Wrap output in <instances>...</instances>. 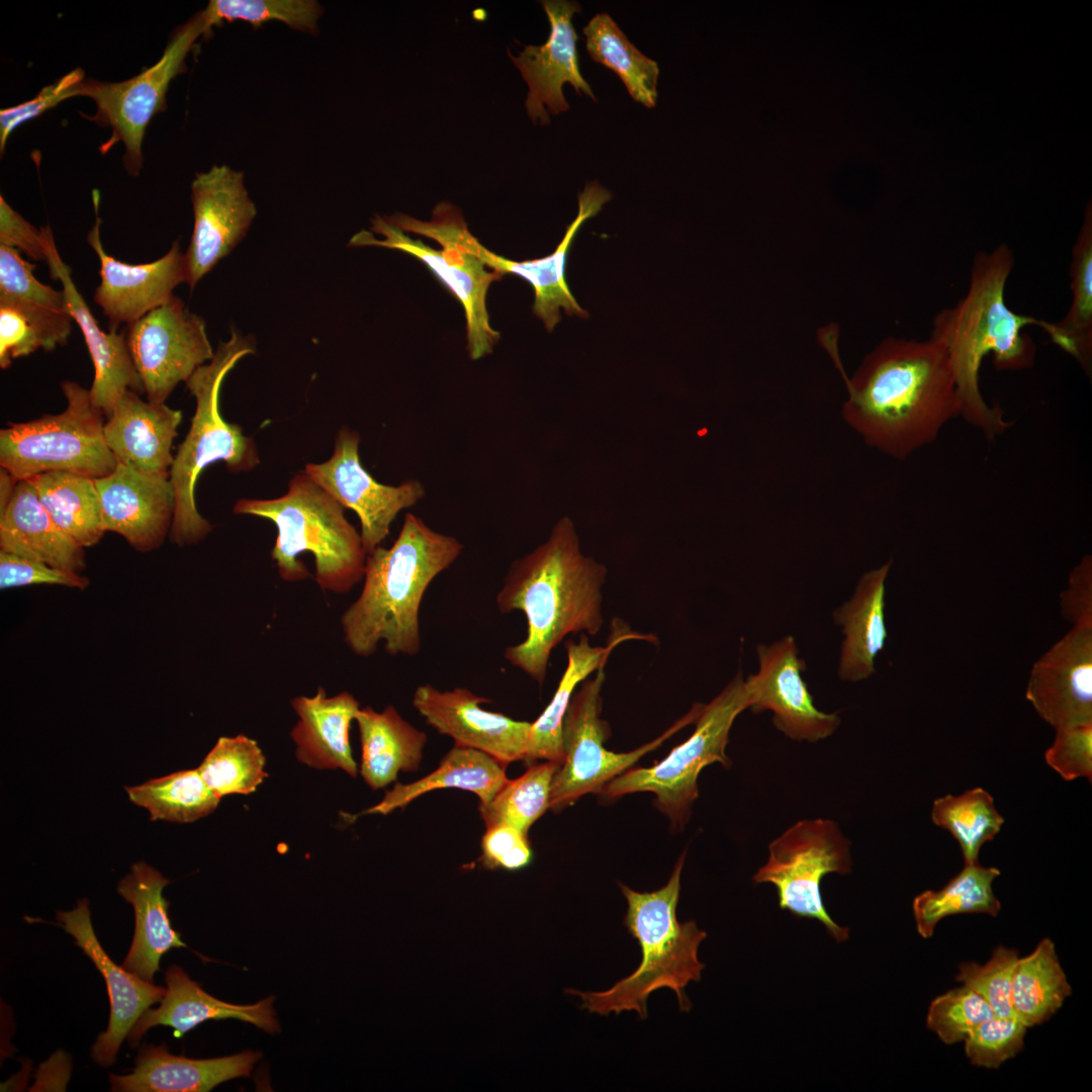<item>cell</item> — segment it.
Returning <instances> with one entry per match:
<instances>
[{
  "label": "cell",
  "mask_w": 1092,
  "mask_h": 1092,
  "mask_svg": "<svg viewBox=\"0 0 1092 1092\" xmlns=\"http://www.w3.org/2000/svg\"><path fill=\"white\" fill-rule=\"evenodd\" d=\"M843 376L845 421L868 445L898 459L932 443L961 416L948 357L931 338H888L867 355L851 379Z\"/></svg>",
  "instance_id": "obj_1"
},
{
  "label": "cell",
  "mask_w": 1092,
  "mask_h": 1092,
  "mask_svg": "<svg viewBox=\"0 0 1092 1092\" xmlns=\"http://www.w3.org/2000/svg\"><path fill=\"white\" fill-rule=\"evenodd\" d=\"M606 567L582 554L575 526L562 517L547 540L510 566L496 596L500 613L522 611L527 635L505 658L542 685L552 650L571 633L603 626Z\"/></svg>",
  "instance_id": "obj_2"
},
{
  "label": "cell",
  "mask_w": 1092,
  "mask_h": 1092,
  "mask_svg": "<svg viewBox=\"0 0 1092 1092\" xmlns=\"http://www.w3.org/2000/svg\"><path fill=\"white\" fill-rule=\"evenodd\" d=\"M1014 256L1002 244L980 251L973 260L968 291L954 305L933 317L930 338L944 349L961 399V417L988 439L1006 432L1012 422L998 405H989L979 386L983 359L993 355L997 370L1017 371L1032 366L1035 345L1022 330L1035 325L1048 334L1052 323L1018 314L1005 301V288Z\"/></svg>",
  "instance_id": "obj_3"
},
{
  "label": "cell",
  "mask_w": 1092,
  "mask_h": 1092,
  "mask_svg": "<svg viewBox=\"0 0 1092 1092\" xmlns=\"http://www.w3.org/2000/svg\"><path fill=\"white\" fill-rule=\"evenodd\" d=\"M462 550L457 538L406 513L393 544L367 554L362 590L341 617L344 641L352 652L368 657L383 642L392 656L417 655L424 595Z\"/></svg>",
  "instance_id": "obj_4"
},
{
  "label": "cell",
  "mask_w": 1092,
  "mask_h": 1092,
  "mask_svg": "<svg viewBox=\"0 0 1092 1092\" xmlns=\"http://www.w3.org/2000/svg\"><path fill=\"white\" fill-rule=\"evenodd\" d=\"M685 857L686 852L668 882L658 890L642 893L619 885L628 904L623 924L637 941L641 961L631 975L608 990L566 989L565 993L580 999L582 1009L603 1016L635 1011L639 1018L646 1019L650 994L667 988L675 993L681 1011L691 1010L686 987L701 980L705 965L698 958V949L707 933L694 920L679 922L676 917Z\"/></svg>",
  "instance_id": "obj_5"
},
{
  "label": "cell",
  "mask_w": 1092,
  "mask_h": 1092,
  "mask_svg": "<svg viewBox=\"0 0 1092 1092\" xmlns=\"http://www.w3.org/2000/svg\"><path fill=\"white\" fill-rule=\"evenodd\" d=\"M340 505L303 471L294 475L283 495L271 499H239L234 513L267 519L277 529L271 558L279 576L289 582L309 576L298 559L314 557L315 581L325 592L346 594L364 576L367 553L360 533Z\"/></svg>",
  "instance_id": "obj_6"
},
{
  "label": "cell",
  "mask_w": 1092,
  "mask_h": 1092,
  "mask_svg": "<svg viewBox=\"0 0 1092 1092\" xmlns=\"http://www.w3.org/2000/svg\"><path fill=\"white\" fill-rule=\"evenodd\" d=\"M254 353V342L233 330L213 358L186 381L196 408L170 469L175 496L170 539L180 546L200 542L212 528L195 504V485L201 472L217 461L224 462L233 472L249 471L259 464L253 439L244 435L238 425L225 422L219 411V392L226 374L243 357Z\"/></svg>",
  "instance_id": "obj_7"
},
{
  "label": "cell",
  "mask_w": 1092,
  "mask_h": 1092,
  "mask_svg": "<svg viewBox=\"0 0 1092 1092\" xmlns=\"http://www.w3.org/2000/svg\"><path fill=\"white\" fill-rule=\"evenodd\" d=\"M61 388L64 412L0 431V465L17 480L53 471L96 479L117 465L104 439V416L92 404L89 389L69 380Z\"/></svg>",
  "instance_id": "obj_8"
},
{
  "label": "cell",
  "mask_w": 1092,
  "mask_h": 1092,
  "mask_svg": "<svg viewBox=\"0 0 1092 1092\" xmlns=\"http://www.w3.org/2000/svg\"><path fill=\"white\" fill-rule=\"evenodd\" d=\"M749 706L748 686L739 671L709 704L701 705L695 719V731L686 741L654 765L617 776L599 794L616 798L651 792L656 797V806L674 825L681 826L698 798L697 782L701 770L715 762L730 766L725 752L730 729L736 717Z\"/></svg>",
  "instance_id": "obj_9"
},
{
  "label": "cell",
  "mask_w": 1092,
  "mask_h": 1092,
  "mask_svg": "<svg viewBox=\"0 0 1092 1092\" xmlns=\"http://www.w3.org/2000/svg\"><path fill=\"white\" fill-rule=\"evenodd\" d=\"M611 196V192L599 183H587L578 194V213L567 226L555 251L544 258L522 262L498 256L482 246L468 231L460 209L447 201L435 206L432 218L428 221L401 214L397 224L404 232L436 241L442 248L452 247L465 251L503 275L514 274L528 281L535 295L533 311L551 332L561 320V309L568 315L588 316L569 289L565 277L566 262L580 226L586 219L597 215Z\"/></svg>",
  "instance_id": "obj_10"
},
{
  "label": "cell",
  "mask_w": 1092,
  "mask_h": 1092,
  "mask_svg": "<svg viewBox=\"0 0 1092 1092\" xmlns=\"http://www.w3.org/2000/svg\"><path fill=\"white\" fill-rule=\"evenodd\" d=\"M211 28L203 9L174 31L159 61L140 74L120 82L85 78L77 86L75 97H89L96 105L95 114L86 118L111 129V135L101 145L100 152L104 154L115 144L122 143V160L128 174H140L146 129L155 115L166 110L169 85L185 71L189 51L198 37L207 35Z\"/></svg>",
  "instance_id": "obj_11"
},
{
  "label": "cell",
  "mask_w": 1092,
  "mask_h": 1092,
  "mask_svg": "<svg viewBox=\"0 0 1092 1092\" xmlns=\"http://www.w3.org/2000/svg\"><path fill=\"white\" fill-rule=\"evenodd\" d=\"M850 842L830 819L796 822L768 845V858L753 875L755 884L776 887L779 906L797 918L815 919L836 942L848 939L849 929L828 914L821 881L831 873L851 872Z\"/></svg>",
  "instance_id": "obj_12"
},
{
  "label": "cell",
  "mask_w": 1092,
  "mask_h": 1092,
  "mask_svg": "<svg viewBox=\"0 0 1092 1092\" xmlns=\"http://www.w3.org/2000/svg\"><path fill=\"white\" fill-rule=\"evenodd\" d=\"M604 680L605 671L601 667L595 677L582 681L568 705L562 724L564 759L551 785L549 809L554 812L572 805L588 793L599 794L606 784L640 757L694 722L701 708V705H695L685 717L653 741L630 752H613L604 746L610 732L607 722L601 718Z\"/></svg>",
  "instance_id": "obj_13"
},
{
  "label": "cell",
  "mask_w": 1092,
  "mask_h": 1092,
  "mask_svg": "<svg viewBox=\"0 0 1092 1092\" xmlns=\"http://www.w3.org/2000/svg\"><path fill=\"white\" fill-rule=\"evenodd\" d=\"M125 338L153 403H164L178 383L214 356L205 322L175 295L130 324Z\"/></svg>",
  "instance_id": "obj_14"
},
{
  "label": "cell",
  "mask_w": 1092,
  "mask_h": 1092,
  "mask_svg": "<svg viewBox=\"0 0 1092 1092\" xmlns=\"http://www.w3.org/2000/svg\"><path fill=\"white\" fill-rule=\"evenodd\" d=\"M359 444L356 431L342 428L333 455L322 463H307L303 472L345 509L357 514L362 544L369 554L388 536L399 512L419 503L426 489L417 479L398 485L376 481L361 463Z\"/></svg>",
  "instance_id": "obj_15"
},
{
  "label": "cell",
  "mask_w": 1092,
  "mask_h": 1092,
  "mask_svg": "<svg viewBox=\"0 0 1092 1092\" xmlns=\"http://www.w3.org/2000/svg\"><path fill=\"white\" fill-rule=\"evenodd\" d=\"M372 231L383 240L361 231L351 239L350 245L399 250L422 261L463 306L469 358L479 360L492 353L500 334L489 324L486 295L490 284L503 274L488 271L480 259L465 251L452 247L435 250L421 240L412 239L382 216L375 215L372 219Z\"/></svg>",
  "instance_id": "obj_16"
},
{
  "label": "cell",
  "mask_w": 1092,
  "mask_h": 1092,
  "mask_svg": "<svg viewBox=\"0 0 1092 1092\" xmlns=\"http://www.w3.org/2000/svg\"><path fill=\"white\" fill-rule=\"evenodd\" d=\"M194 226L185 252L188 286L201 278L246 236L257 214L244 185L243 172L214 165L191 183Z\"/></svg>",
  "instance_id": "obj_17"
},
{
  "label": "cell",
  "mask_w": 1092,
  "mask_h": 1092,
  "mask_svg": "<svg viewBox=\"0 0 1092 1092\" xmlns=\"http://www.w3.org/2000/svg\"><path fill=\"white\" fill-rule=\"evenodd\" d=\"M756 653L758 671L745 679L750 711H770L775 727L792 740L817 742L831 736L840 718L815 707L802 677L806 663L799 656L795 639L785 636L771 644H760Z\"/></svg>",
  "instance_id": "obj_18"
},
{
  "label": "cell",
  "mask_w": 1092,
  "mask_h": 1092,
  "mask_svg": "<svg viewBox=\"0 0 1092 1092\" xmlns=\"http://www.w3.org/2000/svg\"><path fill=\"white\" fill-rule=\"evenodd\" d=\"M92 201L95 223L87 235V242L99 259L101 278L94 301L108 318L110 331H116L120 324L129 326L166 303L173 296L175 287L187 281L185 253L175 241L164 256L150 263L128 264L113 258L104 251L101 242L100 194L97 190L92 191Z\"/></svg>",
  "instance_id": "obj_19"
},
{
  "label": "cell",
  "mask_w": 1092,
  "mask_h": 1092,
  "mask_svg": "<svg viewBox=\"0 0 1092 1092\" xmlns=\"http://www.w3.org/2000/svg\"><path fill=\"white\" fill-rule=\"evenodd\" d=\"M551 25L547 41L542 46H525L514 57L508 55L519 69L529 86L525 101L528 116L542 125L550 123V114L556 115L569 109L562 87L569 83L577 94L597 98L582 77L576 50L577 34L572 16L581 11L575 1L544 0L541 2Z\"/></svg>",
  "instance_id": "obj_20"
},
{
  "label": "cell",
  "mask_w": 1092,
  "mask_h": 1092,
  "mask_svg": "<svg viewBox=\"0 0 1092 1092\" xmlns=\"http://www.w3.org/2000/svg\"><path fill=\"white\" fill-rule=\"evenodd\" d=\"M486 702L464 688L442 692L422 685L412 703L430 726L453 738L455 745L480 750L506 765L525 760L532 723L484 710L480 705Z\"/></svg>",
  "instance_id": "obj_21"
},
{
  "label": "cell",
  "mask_w": 1092,
  "mask_h": 1092,
  "mask_svg": "<svg viewBox=\"0 0 1092 1092\" xmlns=\"http://www.w3.org/2000/svg\"><path fill=\"white\" fill-rule=\"evenodd\" d=\"M103 530L121 535L138 551L158 549L170 533L175 496L170 475H152L117 463L96 478Z\"/></svg>",
  "instance_id": "obj_22"
},
{
  "label": "cell",
  "mask_w": 1092,
  "mask_h": 1092,
  "mask_svg": "<svg viewBox=\"0 0 1092 1092\" xmlns=\"http://www.w3.org/2000/svg\"><path fill=\"white\" fill-rule=\"evenodd\" d=\"M1025 697L1055 729L1092 721V625H1075L1038 658Z\"/></svg>",
  "instance_id": "obj_23"
},
{
  "label": "cell",
  "mask_w": 1092,
  "mask_h": 1092,
  "mask_svg": "<svg viewBox=\"0 0 1092 1092\" xmlns=\"http://www.w3.org/2000/svg\"><path fill=\"white\" fill-rule=\"evenodd\" d=\"M57 919L105 980L110 1002L109 1021L106 1030L93 1044L91 1056L96 1064L111 1066L124 1037L152 1005L161 1002L166 988L145 981L112 962L96 937L87 899L79 900L70 911H58Z\"/></svg>",
  "instance_id": "obj_24"
},
{
  "label": "cell",
  "mask_w": 1092,
  "mask_h": 1092,
  "mask_svg": "<svg viewBox=\"0 0 1092 1092\" xmlns=\"http://www.w3.org/2000/svg\"><path fill=\"white\" fill-rule=\"evenodd\" d=\"M46 262L51 277L62 283L70 314L80 327L94 365V378L89 389L92 404L108 418L126 390L139 394L145 392L126 338L116 331L106 333L99 327L72 279L70 267L57 250L53 232L48 238Z\"/></svg>",
  "instance_id": "obj_25"
},
{
  "label": "cell",
  "mask_w": 1092,
  "mask_h": 1092,
  "mask_svg": "<svg viewBox=\"0 0 1092 1092\" xmlns=\"http://www.w3.org/2000/svg\"><path fill=\"white\" fill-rule=\"evenodd\" d=\"M181 421V411L145 401L126 390L104 423V439L117 463L152 475H170L172 444Z\"/></svg>",
  "instance_id": "obj_26"
},
{
  "label": "cell",
  "mask_w": 1092,
  "mask_h": 1092,
  "mask_svg": "<svg viewBox=\"0 0 1092 1092\" xmlns=\"http://www.w3.org/2000/svg\"><path fill=\"white\" fill-rule=\"evenodd\" d=\"M261 1054L244 1051L212 1059L175 1056L162 1045L140 1049L130 1074L109 1076L116 1092H206L236 1078L247 1077Z\"/></svg>",
  "instance_id": "obj_27"
},
{
  "label": "cell",
  "mask_w": 1092,
  "mask_h": 1092,
  "mask_svg": "<svg viewBox=\"0 0 1092 1092\" xmlns=\"http://www.w3.org/2000/svg\"><path fill=\"white\" fill-rule=\"evenodd\" d=\"M166 993L158 1008H149L127 1035L131 1046L139 1043L149 1028L165 1025L174 1028L173 1035L183 1036L198 1024L210 1019H238L251 1023L269 1033L278 1032L279 1022L273 1008V997L256 1004L237 1005L212 997L191 980L178 966H171L165 975Z\"/></svg>",
  "instance_id": "obj_28"
},
{
  "label": "cell",
  "mask_w": 1092,
  "mask_h": 1092,
  "mask_svg": "<svg viewBox=\"0 0 1092 1092\" xmlns=\"http://www.w3.org/2000/svg\"><path fill=\"white\" fill-rule=\"evenodd\" d=\"M291 706L298 722L290 735L296 745V758L317 769L341 768L351 777L357 776L349 730L360 708L348 692L328 697L318 687L313 697H296Z\"/></svg>",
  "instance_id": "obj_29"
},
{
  "label": "cell",
  "mask_w": 1092,
  "mask_h": 1092,
  "mask_svg": "<svg viewBox=\"0 0 1092 1092\" xmlns=\"http://www.w3.org/2000/svg\"><path fill=\"white\" fill-rule=\"evenodd\" d=\"M169 883L157 870L139 861L117 885V892L132 905L135 917L131 945L121 966L151 983L166 952L187 947L170 923L169 902L162 894Z\"/></svg>",
  "instance_id": "obj_30"
},
{
  "label": "cell",
  "mask_w": 1092,
  "mask_h": 1092,
  "mask_svg": "<svg viewBox=\"0 0 1092 1092\" xmlns=\"http://www.w3.org/2000/svg\"><path fill=\"white\" fill-rule=\"evenodd\" d=\"M891 564L892 560L862 574L851 598L833 612L843 634L838 676L844 681H860L876 672V657L888 638L886 580Z\"/></svg>",
  "instance_id": "obj_31"
},
{
  "label": "cell",
  "mask_w": 1092,
  "mask_h": 1092,
  "mask_svg": "<svg viewBox=\"0 0 1092 1092\" xmlns=\"http://www.w3.org/2000/svg\"><path fill=\"white\" fill-rule=\"evenodd\" d=\"M0 551L75 572L86 567L84 548L54 522L26 479L0 514Z\"/></svg>",
  "instance_id": "obj_32"
},
{
  "label": "cell",
  "mask_w": 1092,
  "mask_h": 1092,
  "mask_svg": "<svg viewBox=\"0 0 1092 1092\" xmlns=\"http://www.w3.org/2000/svg\"><path fill=\"white\" fill-rule=\"evenodd\" d=\"M355 720L362 750L360 774L371 789L386 787L399 771L419 769L427 735L405 721L393 706L382 712L362 708Z\"/></svg>",
  "instance_id": "obj_33"
},
{
  "label": "cell",
  "mask_w": 1092,
  "mask_h": 1092,
  "mask_svg": "<svg viewBox=\"0 0 1092 1092\" xmlns=\"http://www.w3.org/2000/svg\"><path fill=\"white\" fill-rule=\"evenodd\" d=\"M506 766L480 750L455 745L434 771L411 784H396L378 804L362 814L386 815L428 792L447 788L472 792L480 803H487L507 782Z\"/></svg>",
  "instance_id": "obj_34"
},
{
  "label": "cell",
  "mask_w": 1092,
  "mask_h": 1092,
  "mask_svg": "<svg viewBox=\"0 0 1092 1092\" xmlns=\"http://www.w3.org/2000/svg\"><path fill=\"white\" fill-rule=\"evenodd\" d=\"M630 637L632 635L625 632L622 635L616 633L605 647L590 645L585 634L580 636L578 642L567 641L566 668L550 703L532 723L526 761L544 759L563 762L562 724L574 690L590 673L604 667L614 647Z\"/></svg>",
  "instance_id": "obj_35"
},
{
  "label": "cell",
  "mask_w": 1092,
  "mask_h": 1092,
  "mask_svg": "<svg viewBox=\"0 0 1092 1092\" xmlns=\"http://www.w3.org/2000/svg\"><path fill=\"white\" fill-rule=\"evenodd\" d=\"M54 522L77 544L90 547L103 537L99 496L95 479L65 471H53L26 479Z\"/></svg>",
  "instance_id": "obj_36"
},
{
  "label": "cell",
  "mask_w": 1092,
  "mask_h": 1092,
  "mask_svg": "<svg viewBox=\"0 0 1092 1092\" xmlns=\"http://www.w3.org/2000/svg\"><path fill=\"white\" fill-rule=\"evenodd\" d=\"M1072 994V987L1051 938L1041 939L1015 967L1011 1002L1015 1017L1027 1028L1048 1021Z\"/></svg>",
  "instance_id": "obj_37"
},
{
  "label": "cell",
  "mask_w": 1092,
  "mask_h": 1092,
  "mask_svg": "<svg viewBox=\"0 0 1092 1092\" xmlns=\"http://www.w3.org/2000/svg\"><path fill=\"white\" fill-rule=\"evenodd\" d=\"M582 31L589 57L615 72L636 102L654 107L658 64L643 55L608 13L596 14Z\"/></svg>",
  "instance_id": "obj_38"
},
{
  "label": "cell",
  "mask_w": 1092,
  "mask_h": 1092,
  "mask_svg": "<svg viewBox=\"0 0 1092 1092\" xmlns=\"http://www.w3.org/2000/svg\"><path fill=\"white\" fill-rule=\"evenodd\" d=\"M999 875L1000 871L994 867L965 863L942 889L927 890L916 896L913 914L918 933L923 938L931 937L938 922L951 915L984 913L997 916L1001 904L992 885Z\"/></svg>",
  "instance_id": "obj_39"
},
{
  "label": "cell",
  "mask_w": 1092,
  "mask_h": 1092,
  "mask_svg": "<svg viewBox=\"0 0 1092 1092\" xmlns=\"http://www.w3.org/2000/svg\"><path fill=\"white\" fill-rule=\"evenodd\" d=\"M1072 302L1066 316L1052 323L1050 337L1086 372L1092 369V228L1083 225L1072 250Z\"/></svg>",
  "instance_id": "obj_40"
},
{
  "label": "cell",
  "mask_w": 1092,
  "mask_h": 1092,
  "mask_svg": "<svg viewBox=\"0 0 1092 1092\" xmlns=\"http://www.w3.org/2000/svg\"><path fill=\"white\" fill-rule=\"evenodd\" d=\"M125 791L133 804L149 811L153 821L192 822L211 813L220 800L197 768L126 787Z\"/></svg>",
  "instance_id": "obj_41"
},
{
  "label": "cell",
  "mask_w": 1092,
  "mask_h": 1092,
  "mask_svg": "<svg viewBox=\"0 0 1092 1092\" xmlns=\"http://www.w3.org/2000/svg\"><path fill=\"white\" fill-rule=\"evenodd\" d=\"M72 320L68 312L0 301V367L6 369L12 360L39 348L51 351L66 345Z\"/></svg>",
  "instance_id": "obj_42"
},
{
  "label": "cell",
  "mask_w": 1092,
  "mask_h": 1092,
  "mask_svg": "<svg viewBox=\"0 0 1092 1092\" xmlns=\"http://www.w3.org/2000/svg\"><path fill=\"white\" fill-rule=\"evenodd\" d=\"M932 822L947 830L958 841L965 863L978 862L980 849L1001 830L1003 816L993 797L982 788L962 795H946L933 802Z\"/></svg>",
  "instance_id": "obj_43"
},
{
  "label": "cell",
  "mask_w": 1092,
  "mask_h": 1092,
  "mask_svg": "<svg viewBox=\"0 0 1092 1092\" xmlns=\"http://www.w3.org/2000/svg\"><path fill=\"white\" fill-rule=\"evenodd\" d=\"M561 763L546 760L533 764L519 778L507 780L479 813L486 827L510 825L527 834L531 825L549 809L552 780Z\"/></svg>",
  "instance_id": "obj_44"
},
{
  "label": "cell",
  "mask_w": 1092,
  "mask_h": 1092,
  "mask_svg": "<svg viewBox=\"0 0 1092 1092\" xmlns=\"http://www.w3.org/2000/svg\"><path fill=\"white\" fill-rule=\"evenodd\" d=\"M197 769L218 798L251 794L268 776L257 742L242 734L218 738Z\"/></svg>",
  "instance_id": "obj_45"
},
{
  "label": "cell",
  "mask_w": 1092,
  "mask_h": 1092,
  "mask_svg": "<svg viewBox=\"0 0 1092 1092\" xmlns=\"http://www.w3.org/2000/svg\"><path fill=\"white\" fill-rule=\"evenodd\" d=\"M204 10L212 27L223 21L242 20L259 28L277 20L310 33L317 30L323 14V7L311 0H211Z\"/></svg>",
  "instance_id": "obj_46"
},
{
  "label": "cell",
  "mask_w": 1092,
  "mask_h": 1092,
  "mask_svg": "<svg viewBox=\"0 0 1092 1092\" xmlns=\"http://www.w3.org/2000/svg\"><path fill=\"white\" fill-rule=\"evenodd\" d=\"M995 1016L989 1004L974 990L963 985L934 998L926 1015V1026L938 1038L953 1044L982 1022Z\"/></svg>",
  "instance_id": "obj_47"
},
{
  "label": "cell",
  "mask_w": 1092,
  "mask_h": 1092,
  "mask_svg": "<svg viewBox=\"0 0 1092 1092\" xmlns=\"http://www.w3.org/2000/svg\"><path fill=\"white\" fill-rule=\"evenodd\" d=\"M1018 959L1017 949L997 945L983 965L976 962L960 964L956 980L977 992L989 1004L995 1016L1015 1017L1011 991Z\"/></svg>",
  "instance_id": "obj_48"
},
{
  "label": "cell",
  "mask_w": 1092,
  "mask_h": 1092,
  "mask_svg": "<svg viewBox=\"0 0 1092 1092\" xmlns=\"http://www.w3.org/2000/svg\"><path fill=\"white\" fill-rule=\"evenodd\" d=\"M34 268L18 250L0 245V301L70 313L64 290L39 282L33 275Z\"/></svg>",
  "instance_id": "obj_49"
},
{
  "label": "cell",
  "mask_w": 1092,
  "mask_h": 1092,
  "mask_svg": "<svg viewBox=\"0 0 1092 1092\" xmlns=\"http://www.w3.org/2000/svg\"><path fill=\"white\" fill-rule=\"evenodd\" d=\"M1026 1029L1016 1017L993 1016L966 1037V1057L974 1066L999 1068L1023 1050Z\"/></svg>",
  "instance_id": "obj_50"
},
{
  "label": "cell",
  "mask_w": 1092,
  "mask_h": 1092,
  "mask_svg": "<svg viewBox=\"0 0 1092 1092\" xmlns=\"http://www.w3.org/2000/svg\"><path fill=\"white\" fill-rule=\"evenodd\" d=\"M1046 763L1064 780L1092 779V721L1056 729V737L1045 751Z\"/></svg>",
  "instance_id": "obj_51"
},
{
  "label": "cell",
  "mask_w": 1092,
  "mask_h": 1092,
  "mask_svg": "<svg viewBox=\"0 0 1092 1092\" xmlns=\"http://www.w3.org/2000/svg\"><path fill=\"white\" fill-rule=\"evenodd\" d=\"M85 73L77 68L54 83L43 87L35 97L0 111V152L3 153L8 138L19 125L31 120L60 102L75 97L77 86L85 79Z\"/></svg>",
  "instance_id": "obj_52"
},
{
  "label": "cell",
  "mask_w": 1092,
  "mask_h": 1092,
  "mask_svg": "<svg viewBox=\"0 0 1092 1092\" xmlns=\"http://www.w3.org/2000/svg\"><path fill=\"white\" fill-rule=\"evenodd\" d=\"M89 579L80 572L51 566L47 563L0 551V588L58 584L84 589Z\"/></svg>",
  "instance_id": "obj_53"
},
{
  "label": "cell",
  "mask_w": 1092,
  "mask_h": 1092,
  "mask_svg": "<svg viewBox=\"0 0 1092 1092\" xmlns=\"http://www.w3.org/2000/svg\"><path fill=\"white\" fill-rule=\"evenodd\" d=\"M533 852L527 834L510 825L486 827L478 863L489 871H520L528 867Z\"/></svg>",
  "instance_id": "obj_54"
},
{
  "label": "cell",
  "mask_w": 1092,
  "mask_h": 1092,
  "mask_svg": "<svg viewBox=\"0 0 1092 1092\" xmlns=\"http://www.w3.org/2000/svg\"><path fill=\"white\" fill-rule=\"evenodd\" d=\"M49 225L36 229L0 196V245L15 248L36 261H47Z\"/></svg>",
  "instance_id": "obj_55"
},
{
  "label": "cell",
  "mask_w": 1092,
  "mask_h": 1092,
  "mask_svg": "<svg viewBox=\"0 0 1092 1092\" xmlns=\"http://www.w3.org/2000/svg\"><path fill=\"white\" fill-rule=\"evenodd\" d=\"M1062 616L1075 625H1092V558L1085 555L1069 576L1061 593Z\"/></svg>",
  "instance_id": "obj_56"
},
{
  "label": "cell",
  "mask_w": 1092,
  "mask_h": 1092,
  "mask_svg": "<svg viewBox=\"0 0 1092 1092\" xmlns=\"http://www.w3.org/2000/svg\"><path fill=\"white\" fill-rule=\"evenodd\" d=\"M18 481L8 470L0 468V514L11 502Z\"/></svg>",
  "instance_id": "obj_57"
}]
</instances>
